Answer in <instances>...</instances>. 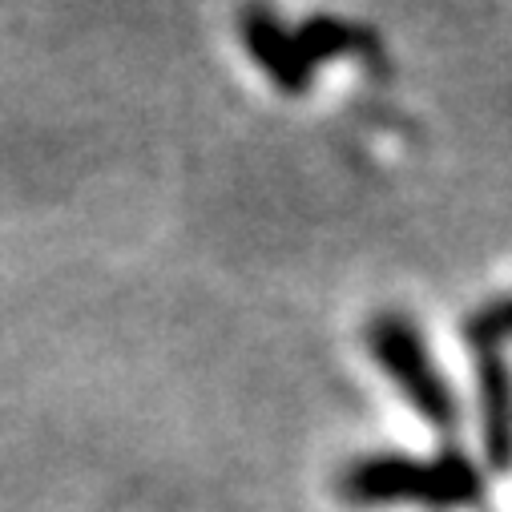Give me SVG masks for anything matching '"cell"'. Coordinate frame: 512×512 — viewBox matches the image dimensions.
Masks as SVG:
<instances>
[{
  "label": "cell",
  "mask_w": 512,
  "mask_h": 512,
  "mask_svg": "<svg viewBox=\"0 0 512 512\" xmlns=\"http://www.w3.org/2000/svg\"><path fill=\"white\" fill-rule=\"evenodd\" d=\"M464 339H468L476 351H500V347L512 339V295L476 307V311L464 319Z\"/></svg>",
  "instance_id": "obj_6"
},
{
  "label": "cell",
  "mask_w": 512,
  "mask_h": 512,
  "mask_svg": "<svg viewBox=\"0 0 512 512\" xmlns=\"http://www.w3.org/2000/svg\"><path fill=\"white\" fill-rule=\"evenodd\" d=\"M295 29H299V41H303L307 57L315 61V69L327 61H363L371 69H383V41L375 29H367L359 21H347L335 13H311Z\"/></svg>",
  "instance_id": "obj_4"
},
{
  "label": "cell",
  "mask_w": 512,
  "mask_h": 512,
  "mask_svg": "<svg viewBox=\"0 0 512 512\" xmlns=\"http://www.w3.org/2000/svg\"><path fill=\"white\" fill-rule=\"evenodd\" d=\"M480 472L476 464L444 448L436 460H416L400 452L363 456L347 464L339 476V496L351 504H428V508H460L480 500Z\"/></svg>",
  "instance_id": "obj_1"
},
{
  "label": "cell",
  "mask_w": 512,
  "mask_h": 512,
  "mask_svg": "<svg viewBox=\"0 0 512 512\" xmlns=\"http://www.w3.org/2000/svg\"><path fill=\"white\" fill-rule=\"evenodd\" d=\"M367 351L379 363V371L396 383V392L424 416V424H432L436 432L456 428L460 420L456 396L448 388V379L440 375V367L432 363V351L412 319L396 311L375 315L367 323Z\"/></svg>",
  "instance_id": "obj_2"
},
{
  "label": "cell",
  "mask_w": 512,
  "mask_h": 512,
  "mask_svg": "<svg viewBox=\"0 0 512 512\" xmlns=\"http://www.w3.org/2000/svg\"><path fill=\"white\" fill-rule=\"evenodd\" d=\"M238 37H242V49L250 53V61L263 69V77L299 97L315 85V61L307 57L303 41H299V29L287 25L275 9H267L263 0H250L238 13Z\"/></svg>",
  "instance_id": "obj_3"
},
{
  "label": "cell",
  "mask_w": 512,
  "mask_h": 512,
  "mask_svg": "<svg viewBox=\"0 0 512 512\" xmlns=\"http://www.w3.org/2000/svg\"><path fill=\"white\" fill-rule=\"evenodd\" d=\"M480 379V416H484V452L492 468H512V371L500 351H476Z\"/></svg>",
  "instance_id": "obj_5"
}]
</instances>
